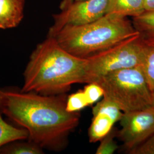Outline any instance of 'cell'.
Returning <instances> with one entry per match:
<instances>
[{
  "label": "cell",
  "mask_w": 154,
  "mask_h": 154,
  "mask_svg": "<svg viewBox=\"0 0 154 154\" xmlns=\"http://www.w3.org/2000/svg\"><path fill=\"white\" fill-rule=\"evenodd\" d=\"M138 33L127 17L105 14L88 24L65 26L53 37L66 51L86 60Z\"/></svg>",
  "instance_id": "obj_3"
},
{
  "label": "cell",
  "mask_w": 154,
  "mask_h": 154,
  "mask_svg": "<svg viewBox=\"0 0 154 154\" xmlns=\"http://www.w3.org/2000/svg\"><path fill=\"white\" fill-rule=\"evenodd\" d=\"M25 0H0V29L15 28L23 15Z\"/></svg>",
  "instance_id": "obj_9"
},
{
  "label": "cell",
  "mask_w": 154,
  "mask_h": 154,
  "mask_svg": "<svg viewBox=\"0 0 154 154\" xmlns=\"http://www.w3.org/2000/svg\"><path fill=\"white\" fill-rule=\"evenodd\" d=\"M152 107H154V91L152 93Z\"/></svg>",
  "instance_id": "obj_22"
},
{
  "label": "cell",
  "mask_w": 154,
  "mask_h": 154,
  "mask_svg": "<svg viewBox=\"0 0 154 154\" xmlns=\"http://www.w3.org/2000/svg\"><path fill=\"white\" fill-rule=\"evenodd\" d=\"M145 11H154V0H143Z\"/></svg>",
  "instance_id": "obj_19"
},
{
  "label": "cell",
  "mask_w": 154,
  "mask_h": 154,
  "mask_svg": "<svg viewBox=\"0 0 154 154\" xmlns=\"http://www.w3.org/2000/svg\"><path fill=\"white\" fill-rule=\"evenodd\" d=\"M133 25L144 42L154 43V11L132 18Z\"/></svg>",
  "instance_id": "obj_11"
},
{
  "label": "cell",
  "mask_w": 154,
  "mask_h": 154,
  "mask_svg": "<svg viewBox=\"0 0 154 154\" xmlns=\"http://www.w3.org/2000/svg\"><path fill=\"white\" fill-rule=\"evenodd\" d=\"M93 118L88 130V137L90 143L100 142L113 128L119 122L123 112L109 100L103 99L93 108Z\"/></svg>",
  "instance_id": "obj_8"
},
{
  "label": "cell",
  "mask_w": 154,
  "mask_h": 154,
  "mask_svg": "<svg viewBox=\"0 0 154 154\" xmlns=\"http://www.w3.org/2000/svg\"><path fill=\"white\" fill-rule=\"evenodd\" d=\"M118 131L112 128L106 136L100 140L99 145L96 150L97 154H114L118 146L115 141V137L117 136Z\"/></svg>",
  "instance_id": "obj_15"
},
{
  "label": "cell",
  "mask_w": 154,
  "mask_h": 154,
  "mask_svg": "<svg viewBox=\"0 0 154 154\" xmlns=\"http://www.w3.org/2000/svg\"><path fill=\"white\" fill-rule=\"evenodd\" d=\"M28 136L25 128L13 126L5 121L0 114V149L8 143L28 139Z\"/></svg>",
  "instance_id": "obj_12"
},
{
  "label": "cell",
  "mask_w": 154,
  "mask_h": 154,
  "mask_svg": "<svg viewBox=\"0 0 154 154\" xmlns=\"http://www.w3.org/2000/svg\"><path fill=\"white\" fill-rule=\"evenodd\" d=\"M129 154H154V134L145 142L130 151Z\"/></svg>",
  "instance_id": "obj_18"
},
{
  "label": "cell",
  "mask_w": 154,
  "mask_h": 154,
  "mask_svg": "<svg viewBox=\"0 0 154 154\" xmlns=\"http://www.w3.org/2000/svg\"><path fill=\"white\" fill-rule=\"evenodd\" d=\"M109 0H87L71 4L54 14L48 37H54L65 26H80L94 22L106 14Z\"/></svg>",
  "instance_id": "obj_7"
},
{
  "label": "cell",
  "mask_w": 154,
  "mask_h": 154,
  "mask_svg": "<svg viewBox=\"0 0 154 154\" xmlns=\"http://www.w3.org/2000/svg\"><path fill=\"white\" fill-rule=\"evenodd\" d=\"M144 58L141 65L151 93L154 91V43L143 41Z\"/></svg>",
  "instance_id": "obj_13"
},
{
  "label": "cell",
  "mask_w": 154,
  "mask_h": 154,
  "mask_svg": "<svg viewBox=\"0 0 154 154\" xmlns=\"http://www.w3.org/2000/svg\"><path fill=\"white\" fill-rule=\"evenodd\" d=\"M94 83L102 88L103 98L114 103L123 112L152 106V93L141 66L111 72Z\"/></svg>",
  "instance_id": "obj_4"
},
{
  "label": "cell",
  "mask_w": 154,
  "mask_h": 154,
  "mask_svg": "<svg viewBox=\"0 0 154 154\" xmlns=\"http://www.w3.org/2000/svg\"><path fill=\"white\" fill-rule=\"evenodd\" d=\"M66 100V94L3 91L2 113L28 131L29 141L42 149L60 151L80 119L79 112L67 111Z\"/></svg>",
  "instance_id": "obj_1"
},
{
  "label": "cell",
  "mask_w": 154,
  "mask_h": 154,
  "mask_svg": "<svg viewBox=\"0 0 154 154\" xmlns=\"http://www.w3.org/2000/svg\"><path fill=\"white\" fill-rule=\"evenodd\" d=\"M88 106L83 90H79L67 97L66 109L70 112H79Z\"/></svg>",
  "instance_id": "obj_16"
},
{
  "label": "cell",
  "mask_w": 154,
  "mask_h": 154,
  "mask_svg": "<svg viewBox=\"0 0 154 154\" xmlns=\"http://www.w3.org/2000/svg\"><path fill=\"white\" fill-rule=\"evenodd\" d=\"M86 60L70 54L55 38L48 37L30 56L21 91L45 95L63 94L72 85L86 83Z\"/></svg>",
  "instance_id": "obj_2"
},
{
  "label": "cell",
  "mask_w": 154,
  "mask_h": 154,
  "mask_svg": "<svg viewBox=\"0 0 154 154\" xmlns=\"http://www.w3.org/2000/svg\"><path fill=\"white\" fill-rule=\"evenodd\" d=\"M2 102H3V91L0 90V114H2Z\"/></svg>",
  "instance_id": "obj_21"
},
{
  "label": "cell",
  "mask_w": 154,
  "mask_h": 154,
  "mask_svg": "<svg viewBox=\"0 0 154 154\" xmlns=\"http://www.w3.org/2000/svg\"><path fill=\"white\" fill-rule=\"evenodd\" d=\"M83 91L88 106L98 102V100L103 96L102 88L96 83L87 84Z\"/></svg>",
  "instance_id": "obj_17"
},
{
  "label": "cell",
  "mask_w": 154,
  "mask_h": 154,
  "mask_svg": "<svg viewBox=\"0 0 154 154\" xmlns=\"http://www.w3.org/2000/svg\"><path fill=\"white\" fill-rule=\"evenodd\" d=\"M144 11L143 0H109L106 14L134 18Z\"/></svg>",
  "instance_id": "obj_10"
},
{
  "label": "cell",
  "mask_w": 154,
  "mask_h": 154,
  "mask_svg": "<svg viewBox=\"0 0 154 154\" xmlns=\"http://www.w3.org/2000/svg\"><path fill=\"white\" fill-rule=\"evenodd\" d=\"M144 44L139 34L126 39L106 50L86 60V83L122 69L141 66Z\"/></svg>",
  "instance_id": "obj_5"
},
{
  "label": "cell",
  "mask_w": 154,
  "mask_h": 154,
  "mask_svg": "<svg viewBox=\"0 0 154 154\" xmlns=\"http://www.w3.org/2000/svg\"><path fill=\"white\" fill-rule=\"evenodd\" d=\"M19 140L5 145L0 149V154H43V149L38 145L29 141L28 143H19Z\"/></svg>",
  "instance_id": "obj_14"
},
{
  "label": "cell",
  "mask_w": 154,
  "mask_h": 154,
  "mask_svg": "<svg viewBox=\"0 0 154 154\" xmlns=\"http://www.w3.org/2000/svg\"><path fill=\"white\" fill-rule=\"evenodd\" d=\"M83 1H87V0H62L60 4V9L61 10H62L74 2Z\"/></svg>",
  "instance_id": "obj_20"
},
{
  "label": "cell",
  "mask_w": 154,
  "mask_h": 154,
  "mask_svg": "<svg viewBox=\"0 0 154 154\" xmlns=\"http://www.w3.org/2000/svg\"><path fill=\"white\" fill-rule=\"evenodd\" d=\"M119 122L121 128L116 137L128 153L154 134V107L123 112Z\"/></svg>",
  "instance_id": "obj_6"
}]
</instances>
